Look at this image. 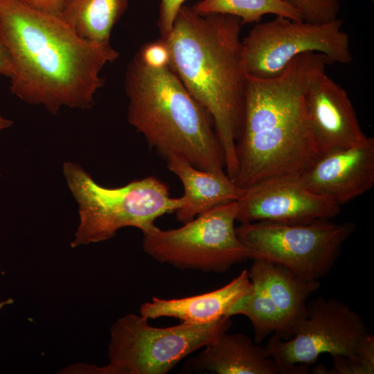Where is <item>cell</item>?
I'll return each mask as SVG.
<instances>
[{"instance_id":"1","label":"cell","mask_w":374,"mask_h":374,"mask_svg":"<svg viewBox=\"0 0 374 374\" xmlns=\"http://www.w3.org/2000/svg\"><path fill=\"white\" fill-rule=\"evenodd\" d=\"M0 42L12 62L11 93L53 114L91 107L103 69L119 56L110 43L86 39L60 15L21 0H0Z\"/></svg>"},{"instance_id":"2","label":"cell","mask_w":374,"mask_h":374,"mask_svg":"<svg viewBox=\"0 0 374 374\" xmlns=\"http://www.w3.org/2000/svg\"><path fill=\"white\" fill-rule=\"evenodd\" d=\"M331 64L323 54L296 57L278 76L247 75L235 143L233 181L247 189L276 178L300 177L321 153L308 120L305 97L311 80Z\"/></svg>"},{"instance_id":"3","label":"cell","mask_w":374,"mask_h":374,"mask_svg":"<svg viewBox=\"0 0 374 374\" xmlns=\"http://www.w3.org/2000/svg\"><path fill=\"white\" fill-rule=\"evenodd\" d=\"M235 16L202 15L183 5L172 28L162 38L169 66L194 99L211 116L227 175L237 170L235 143L244 109L247 74L241 29Z\"/></svg>"},{"instance_id":"4","label":"cell","mask_w":374,"mask_h":374,"mask_svg":"<svg viewBox=\"0 0 374 374\" xmlns=\"http://www.w3.org/2000/svg\"><path fill=\"white\" fill-rule=\"evenodd\" d=\"M125 89L128 123L165 159L177 156L198 169L224 172L211 116L169 64H150L136 53L126 69Z\"/></svg>"},{"instance_id":"5","label":"cell","mask_w":374,"mask_h":374,"mask_svg":"<svg viewBox=\"0 0 374 374\" xmlns=\"http://www.w3.org/2000/svg\"><path fill=\"white\" fill-rule=\"evenodd\" d=\"M63 173L78 206L79 224L72 247L109 240L123 227L143 232L184 202L183 197H171L168 186L154 176L107 188L96 183L76 163L64 162Z\"/></svg>"},{"instance_id":"6","label":"cell","mask_w":374,"mask_h":374,"mask_svg":"<svg viewBox=\"0 0 374 374\" xmlns=\"http://www.w3.org/2000/svg\"><path fill=\"white\" fill-rule=\"evenodd\" d=\"M148 320L141 314H128L114 323L104 374H166L232 325L228 315L209 323L166 328L152 326Z\"/></svg>"},{"instance_id":"7","label":"cell","mask_w":374,"mask_h":374,"mask_svg":"<svg viewBox=\"0 0 374 374\" xmlns=\"http://www.w3.org/2000/svg\"><path fill=\"white\" fill-rule=\"evenodd\" d=\"M355 229L353 222L328 219L301 224L253 222L235 227L249 259L279 264L308 280H319L330 271Z\"/></svg>"},{"instance_id":"8","label":"cell","mask_w":374,"mask_h":374,"mask_svg":"<svg viewBox=\"0 0 374 374\" xmlns=\"http://www.w3.org/2000/svg\"><path fill=\"white\" fill-rule=\"evenodd\" d=\"M238 201L217 206L184 223L163 230L156 225L143 233V249L155 260L180 269L226 272L249 258L235 226Z\"/></svg>"},{"instance_id":"9","label":"cell","mask_w":374,"mask_h":374,"mask_svg":"<svg viewBox=\"0 0 374 374\" xmlns=\"http://www.w3.org/2000/svg\"><path fill=\"white\" fill-rule=\"evenodd\" d=\"M370 335L362 317L348 305L319 296L309 300L308 314L291 338L283 340L274 333L265 348L278 373L307 374L321 355L352 356Z\"/></svg>"},{"instance_id":"10","label":"cell","mask_w":374,"mask_h":374,"mask_svg":"<svg viewBox=\"0 0 374 374\" xmlns=\"http://www.w3.org/2000/svg\"><path fill=\"white\" fill-rule=\"evenodd\" d=\"M343 20L323 23L276 16L257 23L242 39L247 74L257 78L280 75L296 57L307 53L324 55L332 63L348 64L353 56Z\"/></svg>"},{"instance_id":"11","label":"cell","mask_w":374,"mask_h":374,"mask_svg":"<svg viewBox=\"0 0 374 374\" xmlns=\"http://www.w3.org/2000/svg\"><path fill=\"white\" fill-rule=\"evenodd\" d=\"M236 221L308 223L337 216L341 206L309 190L299 177L271 179L247 189L238 200Z\"/></svg>"},{"instance_id":"12","label":"cell","mask_w":374,"mask_h":374,"mask_svg":"<svg viewBox=\"0 0 374 374\" xmlns=\"http://www.w3.org/2000/svg\"><path fill=\"white\" fill-rule=\"evenodd\" d=\"M305 103L309 125L321 156L357 145L367 139L347 92L326 71L311 80Z\"/></svg>"},{"instance_id":"13","label":"cell","mask_w":374,"mask_h":374,"mask_svg":"<svg viewBox=\"0 0 374 374\" xmlns=\"http://www.w3.org/2000/svg\"><path fill=\"white\" fill-rule=\"evenodd\" d=\"M299 179L311 192L340 206L364 195L374 185V138L323 154Z\"/></svg>"},{"instance_id":"14","label":"cell","mask_w":374,"mask_h":374,"mask_svg":"<svg viewBox=\"0 0 374 374\" xmlns=\"http://www.w3.org/2000/svg\"><path fill=\"white\" fill-rule=\"evenodd\" d=\"M252 289L244 269L228 284L202 294L171 299L153 297L141 305L140 314L148 319L173 317L185 323H209L229 316L232 308Z\"/></svg>"},{"instance_id":"15","label":"cell","mask_w":374,"mask_h":374,"mask_svg":"<svg viewBox=\"0 0 374 374\" xmlns=\"http://www.w3.org/2000/svg\"><path fill=\"white\" fill-rule=\"evenodd\" d=\"M252 260L248 276L264 289L278 308L283 325L281 339L287 340L307 316L310 297L321 283L319 280H305L279 264Z\"/></svg>"},{"instance_id":"16","label":"cell","mask_w":374,"mask_h":374,"mask_svg":"<svg viewBox=\"0 0 374 374\" xmlns=\"http://www.w3.org/2000/svg\"><path fill=\"white\" fill-rule=\"evenodd\" d=\"M190 371L216 374H278L266 348L241 333H222L186 364Z\"/></svg>"},{"instance_id":"17","label":"cell","mask_w":374,"mask_h":374,"mask_svg":"<svg viewBox=\"0 0 374 374\" xmlns=\"http://www.w3.org/2000/svg\"><path fill=\"white\" fill-rule=\"evenodd\" d=\"M166 160L168 170L180 179L184 186V202L175 211L177 220L183 224L217 206L238 201L245 191L225 171L200 170L177 156Z\"/></svg>"},{"instance_id":"18","label":"cell","mask_w":374,"mask_h":374,"mask_svg":"<svg viewBox=\"0 0 374 374\" xmlns=\"http://www.w3.org/2000/svg\"><path fill=\"white\" fill-rule=\"evenodd\" d=\"M127 6L128 0H64L60 16L82 37L110 43L112 29Z\"/></svg>"},{"instance_id":"19","label":"cell","mask_w":374,"mask_h":374,"mask_svg":"<svg viewBox=\"0 0 374 374\" xmlns=\"http://www.w3.org/2000/svg\"><path fill=\"white\" fill-rule=\"evenodd\" d=\"M199 14H226L239 17L242 24L259 23L265 15L303 20L301 13L283 0H201L193 6Z\"/></svg>"},{"instance_id":"20","label":"cell","mask_w":374,"mask_h":374,"mask_svg":"<svg viewBox=\"0 0 374 374\" xmlns=\"http://www.w3.org/2000/svg\"><path fill=\"white\" fill-rule=\"evenodd\" d=\"M251 282L252 291L232 308L229 316H246L252 324L254 341L257 344L274 333L281 338L283 325L278 308L258 283Z\"/></svg>"},{"instance_id":"21","label":"cell","mask_w":374,"mask_h":374,"mask_svg":"<svg viewBox=\"0 0 374 374\" xmlns=\"http://www.w3.org/2000/svg\"><path fill=\"white\" fill-rule=\"evenodd\" d=\"M332 366L319 364L310 369L314 374H373L374 337L370 335L352 356L332 357Z\"/></svg>"},{"instance_id":"22","label":"cell","mask_w":374,"mask_h":374,"mask_svg":"<svg viewBox=\"0 0 374 374\" xmlns=\"http://www.w3.org/2000/svg\"><path fill=\"white\" fill-rule=\"evenodd\" d=\"M296 9L303 19L314 23H323L337 18L339 0H283Z\"/></svg>"},{"instance_id":"23","label":"cell","mask_w":374,"mask_h":374,"mask_svg":"<svg viewBox=\"0 0 374 374\" xmlns=\"http://www.w3.org/2000/svg\"><path fill=\"white\" fill-rule=\"evenodd\" d=\"M137 53L150 64L154 66L169 64L168 49L162 38L143 44Z\"/></svg>"},{"instance_id":"24","label":"cell","mask_w":374,"mask_h":374,"mask_svg":"<svg viewBox=\"0 0 374 374\" xmlns=\"http://www.w3.org/2000/svg\"><path fill=\"white\" fill-rule=\"evenodd\" d=\"M186 0H161L157 26L161 37L170 32L175 17Z\"/></svg>"},{"instance_id":"25","label":"cell","mask_w":374,"mask_h":374,"mask_svg":"<svg viewBox=\"0 0 374 374\" xmlns=\"http://www.w3.org/2000/svg\"><path fill=\"white\" fill-rule=\"evenodd\" d=\"M30 6L51 14L60 15L64 0H21Z\"/></svg>"},{"instance_id":"26","label":"cell","mask_w":374,"mask_h":374,"mask_svg":"<svg viewBox=\"0 0 374 374\" xmlns=\"http://www.w3.org/2000/svg\"><path fill=\"white\" fill-rule=\"evenodd\" d=\"M12 73V66L9 54L0 42V75L10 78Z\"/></svg>"},{"instance_id":"27","label":"cell","mask_w":374,"mask_h":374,"mask_svg":"<svg viewBox=\"0 0 374 374\" xmlns=\"http://www.w3.org/2000/svg\"><path fill=\"white\" fill-rule=\"evenodd\" d=\"M13 125V121L3 116L0 114V132L3 130L9 128Z\"/></svg>"},{"instance_id":"28","label":"cell","mask_w":374,"mask_h":374,"mask_svg":"<svg viewBox=\"0 0 374 374\" xmlns=\"http://www.w3.org/2000/svg\"><path fill=\"white\" fill-rule=\"evenodd\" d=\"M13 303V300L12 299H8L5 301L0 302V310L2 309L4 306L11 304Z\"/></svg>"}]
</instances>
